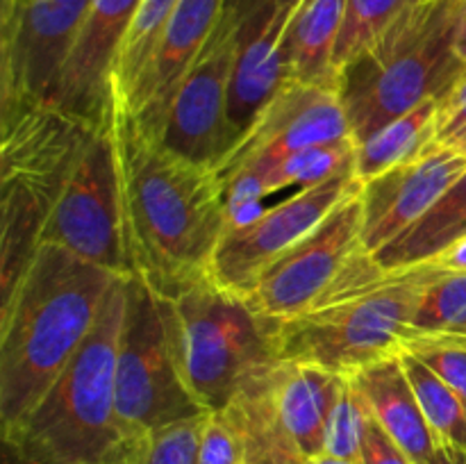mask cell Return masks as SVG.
<instances>
[{
	"instance_id": "cell-18",
	"label": "cell",
	"mask_w": 466,
	"mask_h": 464,
	"mask_svg": "<svg viewBox=\"0 0 466 464\" xmlns=\"http://www.w3.org/2000/svg\"><path fill=\"white\" fill-rule=\"evenodd\" d=\"M144 0H94L59 80L55 103L100 123L109 114V71Z\"/></svg>"
},
{
	"instance_id": "cell-21",
	"label": "cell",
	"mask_w": 466,
	"mask_h": 464,
	"mask_svg": "<svg viewBox=\"0 0 466 464\" xmlns=\"http://www.w3.org/2000/svg\"><path fill=\"white\" fill-rule=\"evenodd\" d=\"M346 0H305L287 27L289 80L305 85H335L332 71L337 36Z\"/></svg>"
},
{
	"instance_id": "cell-30",
	"label": "cell",
	"mask_w": 466,
	"mask_h": 464,
	"mask_svg": "<svg viewBox=\"0 0 466 464\" xmlns=\"http://www.w3.org/2000/svg\"><path fill=\"white\" fill-rule=\"evenodd\" d=\"M367 414V403H364V398L360 396L358 387H355L353 382H350V378L346 376V385L344 389H341L339 400H337L330 423H328L326 453L323 455L360 464Z\"/></svg>"
},
{
	"instance_id": "cell-24",
	"label": "cell",
	"mask_w": 466,
	"mask_h": 464,
	"mask_svg": "<svg viewBox=\"0 0 466 464\" xmlns=\"http://www.w3.org/2000/svg\"><path fill=\"white\" fill-rule=\"evenodd\" d=\"M180 0H144L109 71V103L126 105L139 86Z\"/></svg>"
},
{
	"instance_id": "cell-23",
	"label": "cell",
	"mask_w": 466,
	"mask_h": 464,
	"mask_svg": "<svg viewBox=\"0 0 466 464\" xmlns=\"http://www.w3.org/2000/svg\"><path fill=\"white\" fill-rule=\"evenodd\" d=\"M440 100H426L373 132L362 144H355V176L369 182L435 146Z\"/></svg>"
},
{
	"instance_id": "cell-5",
	"label": "cell",
	"mask_w": 466,
	"mask_h": 464,
	"mask_svg": "<svg viewBox=\"0 0 466 464\" xmlns=\"http://www.w3.org/2000/svg\"><path fill=\"white\" fill-rule=\"evenodd\" d=\"M464 7L466 0H417L371 48L337 73L355 144L453 89L466 73L455 48Z\"/></svg>"
},
{
	"instance_id": "cell-22",
	"label": "cell",
	"mask_w": 466,
	"mask_h": 464,
	"mask_svg": "<svg viewBox=\"0 0 466 464\" xmlns=\"http://www.w3.org/2000/svg\"><path fill=\"white\" fill-rule=\"evenodd\" d=\"M462 237H466V171L412 227L373 253V259L385 268L417 267L435 259Z\"/></svg>"
},
{
	"instance_id": "cell-7",
	"label": "cell",
	"mask_w": 466,
	"mask_h": 464,
	"mask_svg": "<svg viewBox=\"0 0 466 464\" xmlns=\"http://www.w3.org/2000/svg\"><path fill=\"white\" fill-rule=\"evenodd\" d=\"M116 414L126 446L157 428L209 414L191 391L176 300L139 276L126 282L116 353Z\"/></svg>"
},
{
	"instance_id": "cell-31",
	"label": "cell",
	"mask_w": 466,
	"mask_h": 464,
	"mask_svg": "<svg viewBox=\"0 0 466 464\" xmlns=\"http://www.w3.org/2000/svg\"><path fill=\"white\" fill-rule=\"evenodd\" d=\"M403 350L426 362L466 403V335H410Z\"/></svg>"
},
{
	"instance_id": "cell-38",
	"label": "cell",
	"mask_w": 466,
	"mask_h": 464,
	"mask_svg": "<svg viewBox=\"0 0 466 464\" xmlns=\"http://www.w3.org/2000/svg\"><path fill=\"white\" fill-rule=\"evenodd\" d=\"M431 464H466V450L451 449V446L437 444L435 458Z\"/></svg>"
},
{
	"instance_id": "cell-27",
	"label": "cell",
	"mask_w": 466,
	"mask_h": 464,
	"mask_svg": "<svg viewBox=\"0 0 466 464\" xmlns=\"http://www.w3.org/2000/svg\"><path fill=\"white\" fill-rule=\"evenodd\" d=\"M417 0H346L339 36H337L332 71L337 73L355 57L371 48L382 32Z\"/></svg>"
},
{
	"instance_id": "cell-3",
	"label": "cell",
	"mask_w": 466,
	"mask_h": 464,
	"mask_svg": "<svg viewBox=\"0 0 466 464\" xmlns=\"http://www.w3.org/2000/svg\"><path fill=\"white\" fill-rule=\"evenodd\" d=\"M437 271L431 262L385 268L360 248L317 303L278 321L282 362L317 364L350 376L400 353L423 289Z\"/></svg>"
},
{
	"instance_id": "cell-9",
	"label": "cell",
	"mask_w": 466,
	"mask_h": 464,
	"mask_svg": "<svg viewBox=\"0 0 466 464\" xmlns=\"http://www.w3.org/2000/svg\"><path fill=\"white\" fill-rule=\"evenodd\" d=\"M44 244L62 246L118 277L135 276L109 121L94 132L68 173L46 223Z\"/></svg>"
},
{
	"instance_id": "cell-20",
	"label": "cell",
	"mask_w": 466,
	"mask_h": 464,
	"mask_svg": "<svg viewBox=\"0 0 466 464\" xmlns=\"http://www.w3.org/2000/svg\"><path fill=\"white\" fill-rule=\"evenodd\" d=\"M349 378L358 387L369 412L405 450L412 464H431L437 450L435 437L400 362V353L358 368Z\"/></svg>"
},
{
	"instance_id": "cell-26",
	"label": "cell",
	"mask_w": 466,
	"mask_h": 464,
	"mask_svg": "<svg viewBox=\"0 0 466 464\" xmlns=\"http://www.w3.org/2000/svg\"><path fill=\"white\" fill-rule=\"evenodd\" d=\"M355 164V141H332V144L309 146V148L296 150V153L280 157L273 164H253L262 168L271 194L285 189V187H314L328 177L337 176L344 168ZM246 168V166H244ZM239 171V168H237ZM232 176V173H230ZM226 182V180H223Z\"/></svg>"
},
{
	"instance_id": "cell-8",
	"label": "cell",
	"mask_w": 466,
	"mask_h": 464,
	"mask_svg": "<svg viewBox=\"0 0 466 464\" xmlns=\"http://www.w3.org/2000/svg\"><path fill=\"white\" fill-rule=\"evenodd\" d=\"M187 380L208 412H223L237 396L282 362L278 321L255 312L244 296L209 277L176 296Z\"/></svg>"
},
{
	"instance_id": "cell-37",
	"label": "cell",
	"mask_w": 466,
	"mask_h": 464,
	"mask_svg": "<svg viewBox=\"0 0 466 464\" xmlns=\"http://www.w3.org/2000/svg\"><path fill=\"white\" fill-rule=\"evenodd\" d=\"M246 464H303V459L276 453V450H246Z\"/></svg>"
},
{
	"instance_id": "cell-19",
	"label": "cell",
	"mask_w": 466,
	"mask_h": 464,
	"mask_svg": "<svg viewBox=\"0 0 466 464\" xmlns=\"http://www.w3.org/2000/svg\"><path fill=\"white\" fill-rule=\"evenodd\" d=\"M346 376L317 364L282 362L276 371L278 421L303 462L326 453V432Z\"/></svg>"
},
{
	"instance_id": "cell-17",
	"label": "cell",
	"mask_w": 466,
	"mask_h": 464,
	"mask_svg": "<svg viewBox=\"0 0 466 464\" xmlns=\"http://www.w3.org/2000/svg\"><path fill=\"white\" fill-rule=\"evenodd\" d=\"M291 16L289 9L267 3L241 25L228 91V118L239 144L289 82L287 27Z\"/></svg>"
},
{
	"instance_id": "cell-41",
	"label": "cell",
	"mask_w": 466,
	"mask_h": 464,
	"mask_svg": "<svg viewBox=\"0 0 466 464\" xmlns=\"http://www.w3.org/2000/svg\"><path fill=\"white\" fill-rule=\"evenodd\" d=\"M303 464H355V462H346V459H337V458H330V455H321V458L308 459V462H303Z\"/></svg>"
},
{
	"instance_id": "cell-12",
	"label": "cell",
	"mask_w": 466,
	"mask_h": 464,
	"mask_svg": "<svg viewBox=\"0 0 466 464\" xmlns=\"http://www.w3.org/2000/svg\"><path fill=\"white\" fill-rule=\"evenodd\" d=\"M358 189H362V180L355 176L353 164L267 209L250 226L223 232L212 255L208 277L223 289L244 296L264 268L308 237L341 200Z\"/></svg>"
},
{
	"instance_id": "cell-33",
	"label": "cell",
	"mask_w": 466,
	"mask_h": 464,
	"mask_svg": "<svg viewBox=\"0 0 466 464\" xmlns=\"http://www.w3.org/2000/svg\"><path fill=\"white\" fill-rule=\"evenodd\" d=\"M437 144L466 153V73L440 100L437 109Z\"/></svg>"
},
{
	"instance_id": "cell-6",
	"label": "cell",
	"mask_w": 466,
	"mask_h": 464,
	"mask_svg": "<svg viewBox=\"0 0 466 464\" xmlns=\"http://www.w3.org/2000/svg\"><path fill=\"white\" fill-rule=\"evenodd\" d=\"M103 126V123H100ZM100 126L57 103L0 114V267L25 271L59 191Z\"/></svg>"
},
{
	"instance_id": "cell-13",
	"label": "cell",
	"mask_w": 466,
	"mask_h": 464,
	"mask_svg": "<svg viewBox=\"0 0 466 464\" xmlns=\"http://www.w3.org/2000/svg\"><path fill=\"white\" fill-rule=\"evenodd\" d=\"M239 30L241 25L235 21L218 16L212 36L173 98L162 130V144L168 150L214 171L226 164L239 144L228 118Z\"/></svg>"
},
{
	"instance_id": "cell-14",
	"label": "cell",
	"mask_w": 466,
	"mask_h": 464,
	"mask_svg": "<svg viewBox=\"0 0 466 464\" xmlns=\"http://www.w3.org/2000/svg\"><path fill=\"white\" fill-rule=\"evenodd\" d=\"M344 139L353 136L337 86L289 80L217 173L226 180L237 168L264 166L296 150Z\"/></svg>"
},
{
	"instance_id": "cell-15",
	"label": "cell",
	"mask_w": 466,
	"mask_h": 464,
	"mask_svg": "<svg viewBox=\"0 0 466 464\" xmlns=\"http://www.w3.org/2000/svg\"><path fill=\"white\" fill-rule=\"evenodd\" d=\"M466 171V153L431 146L426 153L362 182V246L378 253L412 227Z\"/></svg>"
},
{
	"instance_id": "cell-11",
	"label": "cell",
	"mask_w": 466,
	"mask_h": 464,
	"mask_svg": "<svg viewBox=\"0 0 466 464\" xmlns=\"http://www.w3.org/2000/svg\"><path fill=\"white\" fill-rule=\"evenodd\" d=\"M362 246V189L341 200L308 237L264 268L244 300L262 317L285 321L317 303Z\"/></svg>"
},
{
	"instance_id": "cell-4",
	"label": "cell",
	"mask_w": 466,
	"mask_h": 464,
	"mask_svg": "<svg viewBox=\"0 0 466 464\" xmlns=\"http://www.w3.org/2000/svg\"><path fill=\"white\" fill-rule=\"evenodd\" d=\"M126 282L109 289L82 348L16 426L3 430L5 464H123L126 439L116 414V353Z\"/></svg>"
},
{
	"instance_id": "cell-10",
	"label": "cell",
	"mask_w": 466,
	"mask_h": 464,
	"mask_svg": "<svg viewBox=\"0 0 466 464\" xmlns=\"http://www.w3.org/2000/svg\"><path fill=\"white\" fill-rule=\"evenodd\" d=\"M94 0H32L0 16V114L55 103Z\"/></svg>"
},
{
	"instance_id": "cell-29",
	"label": "cell",
	"mask_w": 466,
	"mask_h": 464,
	"mask_svg": "<svg viewBox=\"0 0 466 464\" xmlns=\"http://www.w3.org/2000/svg\"><path fill=\"white\" fill-rule=\"evenodd\" d=\"M205 417L171 423L130 441L123 464H198Z\"/></svg>"
},
{
	"instance_id": "cell-28",
	"label": "cell",
	"mask_w": 466,
	"mask_h": 464,
	"mask_svg": "<svg viewBox=\"0 0 466 464\" xmlns=\"http://www.w3.org/2000/svg\"><path fill=\"white\" fill-rule=\"evenodd\" d=\"M410 335H466V273L437 271L423 289Z\"/></svg>"
},
{
	"instance_id": "cell-34",
	"label": "cell",
	"mask_w": 466,
	"mask_h": 464,
	"mask_svg": "<svg viewBox=\"0 0 466 464\" xmlns=\"http://www.w3.org/2000/svg\"><path fill=\"white\" fill-rule=\"evenodd\" d=\"M360 464H412V459L391 439L390 432L376 421L371 412L367 414V426H364Z\"/></svg>"
},
{
	"instance_id": "cell-16",
	"label": "cell",
	"mask_w": 466,
	"mask_h": 464,
	"mask_svg": "<svg viewBox=\"0 0 466 464\" xmlns=\"http://www.w3.org/2000/svg\"><path fill=\"white\" fill-rule=\"evenodd\" d=\"M223 3L226 0H180L164 27L162 39L139 86L126 105H118L127 109L150 135L162 139L173 98L212 36L223 12Z\"/></svg>"
},
{
	"instance_id": "cell-32",
	"label": "cell",
	"mask_w": 466,
	"mask_h": 464,
	"mask_svg": "<svg viewBox=\"0 0 466 464\" xmlns=\"http://www.w3.org/2000/svg\"><path fill=\"white\" fill-rule=\"evenodd\" d=\"M198 464H246V441L226 412H209L200 432Z\"/></svg>"
},
{
	"instance_id": "cell-36",
	"label": "cell",
	"mask_w": 466,
	"mask_h": 464,
	"mask_svg": "<svg viewBox=\"0 0 466 464\" xmlns=\"http://www.w3.org/2000/svg\"><path fill=\"white\" fill-rule=\"evenodd\" d=\"M431 264L440 268V271L466 273V237L455 241L453 246H449V248H446L444 253L437 255L435 259H431Z\"/></svg>"
},
{
	"instance_id": "cell-39",
	"label": "cell",
	"mask_w": 466,
	"mask_h": 464,
	"mask_svg": "<svg viewBox=\"0 0 466 464\" xmlns=\"http://www.w3.org/2000/svg\"><path fill=\"white\" fill-rule=\"evenodd\" d=\"M30 3L32 0H3V5H0V16H12V14L21 12Z\"/></svg>"
},
{
	"instance_id": "cell-40",
	"label": "cell",
	"mask_w": 466,
	"mask_h": 464,
	"mask_svg": "<svg viewBox=\"0 0 466 464\" xmlns=\"http://www.w3.org/2000/svg\"><path fill=\"white\" fill-rule=\"evenodd\" d=\"M458 55L466 62V7H464V14H462V23H460V32H458Z\"/></svg>"
},
{
	"instance_id": "cell-25",
	"label": "cell",
	"mask_w": 466,
	"mask_h": 464,
	"mask_svg": "<svg viewBox=\"0 0 466 464\" xmlns=\"http://www.w3.org/2000/svg\"><path fill=\"white\" fill-rule=\"evenodd\" d=\"M400 362L421 403L435 444L466 450V403L458 391L410 350H400Z\"/></svg>"
},
{
	"instance_id": "cell-2",
	"label": "cell",
	"mask_w": 466,
	"mask_h": 464,
	"mask_svg": "<svg viewBox=\"0 0 466 464\" xmlns=\"http://www.w3.org/2000/svg\"><path fill=\"white\" fill-rule=\"evenodd\" d=\"M116 280L62 246H39L18 285L0 298L3 430L23 421L66 371Z\"/></svg>"
},
{
	"instance_id": "cell-1",
	"label": "cell",
	"mask_w": 466,
	"mask_h": 464,
	"mask_svg": "<svg viewBox=\"0 0 466 464\" xmlns=\"http://www.w3.org/2000/svg\"><path fill=\"white\" fill-rule=\"evenodd\" d=\"M107 121L135 276L176 298L208 277L226 232V185L214 168L168 150L127 109L109 103Z\"/></svg>"
},
{
	"instance_id": "cell-35",
	"label": "cell",
	"mask_w": 466,
	"mask_h": 464,
	"mask_svg": "<svg viewBox=\"0 0 466 464\" xmlns=\"http://www.w3.org/2000/svg\"><path fill=\"white\" fill-rule=\"evenodd\" d=\"M267 3H273L276 7H280V9H289V12H296V9H299L300 5L305 3V0H226V3H223L221 16L230 18V21L239 23V25H241L246 18L253 16V14L258 12L259 7H264Z\"/></svg>"
}]
</instances>
